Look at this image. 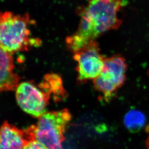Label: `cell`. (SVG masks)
I'll return each mask as SVG.
<instances>
[{
  "label": "cell",
  "instance_id": "cell-1",
  "mask_svg": "<svg viewBox=\"0 0 149 149\" xmlns=\"http://www.w3.org/2000/svg\"><path fill=\"white\" fill-rule=\"evenodd\" d=\"M122 6V0H90L81 11L77 31L70 37L71 44L81 49L104 32L119 28L122 20L117 14Z\"/></svg>",
  "mask_w": 149,
  "mask_h": 149
},
{
  "label": "cell",
  "instance_id": "cell-13",
  "mask_svg": "<svg viewBox=\"0 0 149 149\" xmlns=\"http://www.w3.org/2000/svg\"><path fill=\"white\" fill-rule=\"evenodd\" d=\"M148 75H149V70H148Z\"/></svg>",
  "mask_w": 149,
  "mask_h": 149
},
{
  "label": "cell",
  "instance_id": "cell-7",
  "mask_svg": "<svg viewBox=\"0 0 149 149\" xmlns=\"http://www.w3.org/2000/svg\"><path fill=\"white\" fill-rule=\"evenodd\" d=\"M30 140L27 130L20 129L6 121L3 122L1 128L0 149H24Z\"/></svg>",
  "mask_w": 149,
  "mask_h": 149
},
{
  "label": "cell",
  "instance_id": "cell-9",
  "mask_svg": "<svg viewBox=\"0 0 149 149\" xmlns=\"http://www.w3.org/2000/svg\"><path fill=\"white\" fill-rule=\"evenodd\" d=\"M40 86L39 87L47 94L49 96L53 94L58 100L65 96V91L62 86V80L57 74H47Z\"/></svg>",
  "mask_w": 149,
  "mask_h": 149
},
{
  "label": "cell",
  "instance_id": "cell-6",
  "mask_svg": "<svg viewBox=\"0 0 149 149\" xmlns=\"http://www.w3.org/2000/svg\"><path fill=\"white\" fill-rule=\"evenodd\" d=\"M74 59L77 63L78 79L84 82L94 79L100 74L105 58L100 54L99 45L94 41L75 53Z\"/></svg>",
  "mask_w": 149,
  "mask_h": 149
},
{
  "label": "cell",
  "instance_id": "cell-11",
  "mask_svg": "<svg viewBox=\"0 0 149 149\" xmlns=\"http://www.w3.org/2000/svg\"><path fill=\"white\" fill-rule=\"evenodd\" d=\"M24 149H47L44 145L36 141L31 139L29 141Z\"/></svg>",
  "mask_w": 149,
  "mask_h": 149
},
{
  "label": "cell",
  "instance_id": "cell-2",
  "mask_svg": "<svg viewBox=\"0 0 149 149\" xmlns=\"http://www.w3.org/2000/svg\"><path fill=\"white\" fill-rule=\"evenodd\" d=\"M30 17L28 14L15 15L10 12L1 13V48L13 54L27 51L33 45H38L40 40L30 37Z\"/></svg>",
  "mask_w": 149,
  "mask_h": 149
},
{
  "label": "cell",
  "instance_id": "cell-10",
  "mask_svg": "<svg viewBox=\"0 0 149 149\" xmlns=\"http://www.w3.org/2000/svg\"><path fill=\"white\" fill-rule=\"evenodd\" d=\"M124 122L129 131L132 133L137 132L145 125L146 117L140 110H130L125 115Z\"/></svg>",
  "mask_w": 149,
  "mask_h": 149
},
{
  "label": "cell",
  "instance_id": "cell-12",
  "mask_svg": "<svg viewBox=\"0 0 149 149\" xmlns=\"http://www.w3.org/2000/svg\"><path fill=\"white\" fill-rule=\"evenodd\" d=\"M146 146L147 149H149V135L146 141Z\"/></svg>",
  "mask_w": 149,
  "mask_h": 149
},
{
  "label": "cell",
  "instance_id": "cell-8",
  "mask_svg": "<svg viewBox=\"0 0 149 149\" xmlns=\"http://www.w3.org/2000/svg\"><path fill=\"white\" fill-rule=\"evenodd\" d=\"M1 91L17 90L19 85L20 77L14 71L12 54L1 48Z\"/></svg>",
  "mask_w": 149,
  "mask_h": 149
},
{
  "label": "cell",
  "instance_id": "cell-5",
  "mask_svg": "<svg viewBox=\"0 0 149 149\" xmlns=\"http://www.w3.org/2000/svg\"><path fill=\"white\" fill-rule=\"evenodd\" d=\"M16 100L21 109L39 118L47 113L50 96L30 82H24L16 90Z\"/></svg>",
  "mask_w": 149,
  "mask_h": 149
},
{
  "label": "cell",
  "instance_id": "cell-3",
  "mask_svg": "<svg viewBox=\"0 0 149 149\" xmlns=\"http://www.w3.org/2000/svg\"><path fill=\"white\" fill-rule=\"evenodd\" d=\"M67 109L45 113L36 124L27 129L31 139L36 141L47 149H64L65 129L71 119Z\"/></svg>",
  "mask_w": 149,
  "mask_h": 149
},
{
  "label": "cell",
  "instance_id": "cell-4",
  "mask_svg": "<svg viewBox=\"0 0 149 149\" xmlns=\"http://www.w3.org/2000/svg\"><path fill=\"white\" fill-rule=\"evenodd\" d=\"M127 63L119 55L105 58L102 72L94 79L95 89L108 100L116 94V91L124 85L126 79Z\"/></svg>",
  "mask_w": 149,
  "mask_h": 149
}]
</instances>
